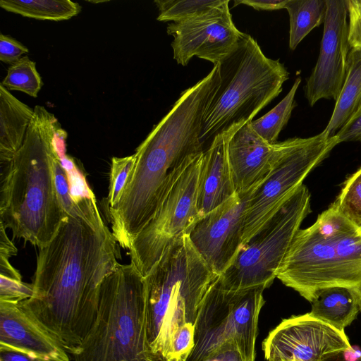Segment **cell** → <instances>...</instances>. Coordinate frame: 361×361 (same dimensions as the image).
<instances>
[{"label":"cell","instance_id":"24","mask_svg":"<svg viewBox=\"0 0 361 361\" xmlns=\"http://www.w3.org/2000/svg\"><path fill=\"white\" fill-rule=\"evenodd\" d=\"M300 82L301 78H296L288 94L276 106L265 115L251 121L253 130L267 142H278L279 135L288 123L295 106V96Z\"/></svg>","mask_w":361,"mask_h":361},{"label":"cell","instance_id":"13","mask_svg":"<svg viewBox=\"0 0 361 361\" xmlns=\"http://www.w3.org/2000/svg\"><path fill=\"white\" fill-rule=\"evenodd\" d=\"M350 348L344 331L309 312L283 319L263 342L267 361H324Z\"/></svg>","mask_w":361,"mask_h":361},{"label":"cell","instance_id":"40","mask_svg":"<svg viewBox=\"0 0 361 361\" xmlns=\"http://www.w3.org/2000/svg\"><path fill=\"white\" fill-rule=\"evenodd\" d=\"M149 361H164V360H155V359H150Z\"/></svg>","mask_w":361,"mask_h":361},{"label":"cell","instance_id":"6","mask_svg":"<svg viewBox=\"0 0 361 361\" xmlns=\"http://www.w3.org/2000/svg\"><path fill=\"white\" fill-rule=\"evenodd\" d=\"M219 64L220 82L201 124L204 152L218 135L252 121L280 94L289 76L283 63L266 56L257 41L244 32L236 47Z\"/></svg>","mask_w":361,"mask_h":361},{"label":"cell","instance_id":"9","mask_svg":"<svg viewBox=\"0 0 361 361\" xmlns=\"http://www.w3.org/2000/svg\"><path fill=\"white\" fill-rule=\"evenodd\" d=\"M218 278L200 304L194 324L195 345L186 361H204L231 341L237 344L246 361H255L264 288L228 290L220 286Z\"/></svg>","mask_w":361,"mask_h":361},{"label":"cell","instance_id":"21","mask_svg":"<svg viewBox=\"0 0 361 361\" xmlns=\"http://www.w3.org/2000/svg\"><path fill=\"white\" fill-rule=\"evenodd\" d=\"M361 109V49L351 48L346 75L331 118L323 130L329 137L343 128Z\"/></svg>","mask_w":361,"mask_h":361},{"label":"cell","instance_id":"27","mask_svg":"<svg viewBox=\"0 0 361 361\" xmlns=\"http://www.w3.org/2000/svg\"><path fill=\"white\" fill-rule=\"evenodd\" d=\"M334 202L348 219L361 225V167L345 181Z\"/></svg>","mask_w":361,"mask_h":361},{"label":"cell","instance_id":"20","mask_svg":"<svg viewBox=\"0 0 361 361\" xmlns=\"http://www.w3.org/2000/svg\"><path fill=\"white\" fill-rule=\"evenodd\" d=\"M310 302L312 309L309 313L312 317L340 331H344L361 311V300L358 295L341 286L319 290Z\"/></svg>","mask_w":361,"mask_h":361},{"label":"cell","instance_id":"17","mask_svg":"<svg viewBox=\"0 0 361 361\" xmlns=\"http://www.w3.org/2000/svg\"><path fill=\"white\" fill-rule=\"evenodd\" d=\"M0 344L55 361H71L59 342L20 302L0 300Z\"/></svg>","mask_w":361,"mask_h":361},{"label":"cell","instance_id":"35","mask_svg":"<svg viewBox=\"0 0 361 361\" xmlns=\"http://www.w3.org/2000/svg\"><path fill=\"white\" fill-rule=\"evenodd\" d=\"M335 135L337 137L339 143L361 141V109Z\"/></svg>","mask_w":361,"mask_h":361},{"label":"cell","instance_id":"42","mask_svg":"<svg viewBox=\"0 0 361 361\" xmlns=\"http://www.w3.org/2000/svg\"><path fill=\"white\" fill-rule=\"evenodd\" d=\"M360 231H361V225L358 227Z\"/></svg>","mask_w":361,"mask_h":361},{"label":"cell","instance_id":"15","mask_svg":"<svg viewBox=\"0 0 361 361\" xmlns=\"http://www.w3.org/2000/svg\"><path fill=\"white\" fill-rule=\"evenodd\" d=\"M319 54L304 87L313 106L322 99H337L345 81L350 46L346 0H326Z\"/></svg>","mask_w":361,"mask_h":361},{"label":"cell","instance_id":"12","mask_svg":"<svg viewBox=\"0 0 361 361\" xmlns=\"http://www.w3.org/2000/svg\"><path fill=\"white\" fill-rule=\"evenodd\" d=\"M254 189L235 193L201 216L186 234L198 255L218 276L231 266L243 245L245 219Z\"/></svg>","mask_w":361,"mask_h":361},{"label":"cell","instance_id":"18","mask_svg":"<svg viewBox=\"0 0 361 361\" xmlns=\"http://www.w3.org/2000/svg\"><path fill=\"white\" fill-rule=\"evenodd\" d=\"M235 131L216 136L203 153L197 195L200 217L224 204L236 193L227 152L228 140Z\"/></svg>","mask_w":361,"mask_h":361},{"label":"cell","instance_id":"16","mask_svg":"<svg viewBox=\"0 0 361 361\" xmlns=\"http://www.w3.org/2000/svg\"><path fill=\"white\" fill-rule=\"evenodd\" d=\"M250 121L231 136L227 147L236 193L248 192L268 176L279 157L284 141L270 144L252 128Z\"/></svg>","mask_w":361,"mask_h":361},{"label":"cell","instance_id":"29","mask_svg":"<svg viewBox=\"0 0 361 361\" xmlns=\"http://www.w3.org/2000/svg\"><path fill=\"white\" fill-rule=\"evenodd\" d=\"M194 345V324L186 323L181 326L174 334L164 361H186Z\"/></svg>","mask_w":361,"mask_h":361},{"label":"cell","instance_id":"41","mask_svg":"<svg viewBox=\"0 0 361 361\" xmlns=\"http://www.w3.org/2000/svg\"><path fill=\"white\" fill-rule=\"evenodd\" d=\"M274 361H283V360H274ZM290 361H297V360H290Z\"/></svg>","mask_w":361,"mask_h":361},{"label":"cell","instance_id":"7","mask_svg":"<svg viewBox=\"0 0 361 361\" xmlns=\"http://www.w3.org/2000/svg\"><path fill=\"white\" fill-rule=\"evenodd\" d=\"M73 361H145L147 343L144 276L132 264H119L100 288L96 319Z\"/></svg>","mask_w":361,"mask_h":361},{"label":"cell","instance_id":"33","mask_svg":"<svg viewBox=\"0 0 361 361\" xmlns=\"http://www.w3.org/2000/svg\"><path fill=\"white\" fill-rule=\"evenodd\" d=\"M204 361H246L237 344L227 342L212 353Z\"/></svg>","mask_w":361,"mask_h":361},{"label":"cell","instance_id":"32","mask_svg":"<svg viewBox=\"0 0 361 361\" xmlns=\"http://www.w3.org/2000/svg\"><path fill=\"white\" fill-rule=\"evenodd\" d=\"M28 52V49L14 38L0 35L1 61L12 65L21 59L23 54Z\"/></svg>","mask_w":361,"mask_h":361},{"label":"cell","instance_id":"3","mask_svg":"<svg viewBox=\"0 0 361 361\" xmlns=\"http://www.w3.org/2000/svg\"><path fill=\"white\" fill-rule=\"evenodd\" d=\"M56 118L34 108L23 145L0 163V224L39 249L49 244L67 215L56 188L54 163L59 154Z\"/></svg>","mask_w":361,"mask_h":361},{"label":"cell","instance_id":"11","mask_svg":"<svg viewBox=\"0 0 361 361\" xmlns=\"http://www.w3.org/2000/svg\"><path fill=\"white\" fill-rule=\"evenodd\" d=\"M203 152L175 183L154 215L133 240L131 262L145 277L165 252L200 218L197 195Z\"/></svg>","mask_w":361,"mask_h":361},{"label":"cell","instance_id":"8","mask_svg":"<svg viewBox=\"0 0 361 361\" xmlns=\"http://www.w3.org/2000/svg\"><path fill=\"white\" fill-rule=\"evenodd\" d=\"M310 212V193L299 186L243 243L218 281L225 290L269 288L305 218Z\"/></svg>","mask_w":361,"mask_h":361},{"label":"cell","instance_id":"38","mask_svg":"<svg viewBox=\"0 0 361 361\" xmlns=\"http://www.w3.org/2000/svg\"><path fill=\"white\" fill-rule=\"evenodd\" d=\"M324 361H361V352L353 348L334 354Z\"/></svg>","mask_w":361,"mask_h":361},{"label":"cell","instance_id":"22","mask_svg":"<svg viewBox=\"0 0 361 361\" xmlns=\"http://www.w3.org/2000/svg\"><path fill=\"white\" fill-rule=\"evenodd\" d=\"M326 0H288L285 8L289 15V47L295 49L316 27L324 23Z\"/></svg>","mask_w":361,"mask_h":361},{"label":"cell","instance_id":"5","mask_svg":"<svg viewBox=\"0 0 361 361\" xmlns=\"http://www.w3.org/2000/svg\"><path fill=\"white\" fill-rule=\"evenodd\" d=\"M218 277L187 235L144 277L147 339L154 359L164 360L177 330L186 323L195 324L200 304Z\"/></svg>","mask_w":361,"mask_h":361},{"label":"cell","instance_id":"39","mask_svg":"<svg viewBox=\"0 0 361 361\" xmlns=\"http://www.w3.org/2000/svg\"><path fill=\"white\" fill-rule=\"evenodd\" d=\"M0 276L22 281L20 273L13 267L9 259L0 256Z\"/></svg>","mask_w":361,"mask_h":361},{"label":"cell","instance_id":"23","mask_svg":"<svg viewBox=\"0 0 361 361\" xmlns=\"http://www.w3.org/2000/svg\"><path fill=\"white\" fill-rule=\"evenodd\" d=\"M0 6L24 17L54 21L68 20L81 11L78 3L70 0H1Z\"/></svg>","mask_w":361,"mask_h":361},{"label":"cell","instance_id":"19","mask_svg":"<svg viewBox=\"0 0 361 361\" xmlns=\"http://www.w3.org/2000/svg\"><path fill=\"white\" fill-rule=\"evenodd\" d=\"M34 109L0 85V163L11 160L23 145Z\"/></svg>","mask_w":361,"mask_h":361},{"label":"cell","instance_id":"14","mask_svg":"<svg viewBox=\"0 0 361 361\" xmlns=\"http://www.w3.org/2000/svg\"><path fill=\"white\" fill-rule=\"evenodd\" d=\"M229 1L202 15L169 23L166 30L173 37V59L186 66L193 56L220 63L238 45L242 32L232 20Z\"/></svg>","mask_w":361,"mask_h":361},{"label":"cell","instance_id":"30","mask_svg":"<svg viewBox=\"0 0 361 361\" xmlns=\"http://www.w3.org/2000/svg\"><path fill=\"white\" fill-rule=\"evenodd\" d=\"M34 293L32 284L0 276V300L22 302Z\"/></svg>","mask_w":361,"mask_h":361},{"label":"cell","instance_id":"4","mask_svg":"<svg viewBox=\"0 0 361 361\" xmlns=\"http://www.w3.org/2000/svg\"><path fill=\"white\" fill-rule=\"evenodd\" d=\"M276 278L309 302L333 286L347 288L361 300V231L333 202L297 232Z\"/></svg>","mask_w":361,"mask_h":361},{"label":"cell","instance_id":"36","mask_svg":"<svg viewBox=\"0 0 361 361\" xmlns=\"http://www.w3.org/2000/svg\"><path fill=\"white\" fill-rule=\"evenodd\" d=\"M288 0H240L235 1L234 6L240 4L252 7L257 11H274L285 8Z\"/></svg>","mask_w":361,"mask_h":361},{"label":"cell","instance_id":"31","mask_svg":"<svg viewBox=\"0 0 361 361\" xmlns=\"http://www.w3.org/2000/svg\"><path fill=\"white\" fill-rule=\"evenodd\" d=\"M346 4L348 42L351 48L361 49V0H346Z\"/></svg>","mask_w":361,"mask_h":361},{"label":"cell","instance_id":"25","mask_svg":"<svg viewBox=\"0 0 361 361\" xmlns=\"http://www.w3.org/2000/svg\"><path fill=\"white\" fill-rule=\"evenodd\" d=\"M225 0H156L159 9L157 20L162 22H178L202 15Z\"/></svg>","mask_w":361,"mask_h":361},{"label":"cell","instance_id":"10","mask_svg":"<svg viewBox=\"0 0 361 361\" xmlns=\"http://www.w3.org/2000/svg\"><path fill=\"white\" fill-rule=\"evenodd\" d=\"M339 144L323 131L284 140L283 148L266 178L252 191L245 219L243 244L283 204L306 176Z\"/></svg>","mask_w":361,"mask_h":361},{"label":"cell","instance_id":"2","mask_svg":"<svg viewBox=\"0 0 361 361\" xmlns=\"http://www.w3.org/2000/svg\"><path fill=\"white\" fill-rule=\"evenodd\" d=\"M220 82L219 66L184 90L135 150V162L118 201L108 209L112 233L129 248L185 170L203 152L204 111Z\"/></svg>","mask_w":361,"mask_h":361},{"label":"cell","instance_id":"28","mask_svg":"<svg viewBox=\"0 0 361 361\" xmlns=\"http://www.w3.org/2000/svg\"><path fill=\"white\" fill-rule=\"evenodd\" d=\"M135 162V154L124 157H112L106 202L108 209L118 201Z\"/></svg>","mask_w":361,"mask_h":361},{"label":"cell","instance_id":"1","mask_svg":"<svg viewBox=\"0 0 361 361\" xmlns=\"http://www.w3.org/2000/svg\"><path fill=\"white\" fill-rule=\"evenodd\" d=\"M119 247L102 216L68 215L39 249L33 295L20 303L69 356L96 319L102 283L120 264Z\"/></svg>","mask_w":361,"mask_h":361},{"label":"cell","instance_id":"26","mask_svg":"<svg viewBox=\"0 0 361 361\" xmlns=\"http://www.w3.org/2000/svg\"><path fill=\"white\" fill-rule=\"evenodd\" d=\"M1 84L11 90L25 92L37 97L43 82L36 69L35 62L23 56L11 65Z\"/></svg>","mask_w":361,"mask_h":361},{"label":"cell","instance_id":"37","mask_svg":"<svg viewBox=\"0 0 361 361\" xmlns=\"http://www.w3.org/2000/svg\"><path fill=\"white\" fill-rule=\"evenodd\" d=\"M17 252V248L6 233V228L0 224V256L10 259Z\"/></svg>","mask_w":361,"mask_h":361},{"label":"cell","instance_id":"34","mask_svg":"<svg viewBox=\"0 0 361 361\" xmlns=\"http://www.w3.org/2000/svg\"><path fill=\"white\" fill-rule=\"evenodd\" d=\"M0 361H55L6 345L0 344Z\"/></svg>","mask_w":361,"mask_h":361}]
</instances>
